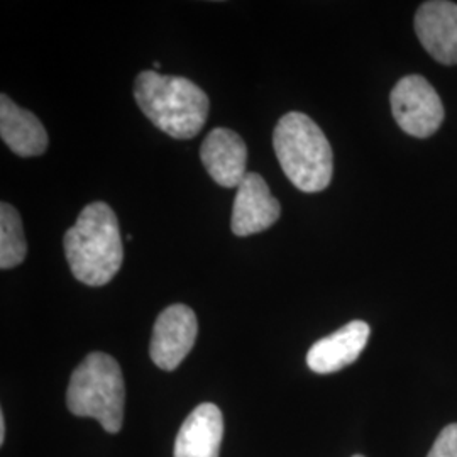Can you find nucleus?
<instances>
[{
	"label": "nucleus",
	"mask_w": 457,
	"mask_h": 457,
	"mask_svg": "<svg viewBox=\"0 0 457 457\" xmlns=\"http://www.w3.org/2000/svg\"><path fill=\"white\" fill-rule=\"evenodd\" d=\"M66 262L73 277L88 287H104L119 273L124 245L115 212L105 202L83 209L63 237Z\"/></svg>",
	"instance_id": "obj_1"
},
{
	"label": "nucleus",
	"mask_w": 457,
	"mask_h": 457,
	"mask_svg": "<svg viewBox=\"0 0 457 457\" xmlns=\"http://www.w3.org/2000/svg\"><path fill=\"white\" fill-rule=\"evenodd\" d=\"M134 98L143 114L175 139L195 137L211 111V100L196 83L153 70L137 75Z\"/></svg>",
	"instance_id": "obj_2"
},
{
	"label": "nucleus",
	"mask_w": 457,
	"mask_h": 457,
	"mask_svg": "<svg viewBox=\"0 0 457 457\" xmlns=\"http://www.w3.org/2000/svg\"><path fill=\"white\" fill-rule=\"evenodd\" d=\"M273 146L281 170L298 190H326L334 175V154L326 134L309 115H283L275 128Z\"/></svg>",
	"instance_id": "obj_3"
},
{
	"label": "nucleus",
	"mask_w": 457,
	"mask_h": 457,
	"mask_svg": "<svg viewBox=\"0 0 457 457\" xmlns=\"http://www.w3.org/2000/svg\"><path fill=\"white\" fill-rule=\"evenodd\" d=\"M126 386L119 362L105 353L88 354L70 378L66 405L77 417L96 419L109 434L124 420Z\"/></svg>",
	"instance_id": "obj_4"
},
{
	"label": "nucleus",
	"mask_w": 457,
	"mask_h": 457,
	"mask_svg": "<svg viewBox=\"0 0 457 457\" xmlns=\"http://www.w3.org/2000/svg\"><path fill=\"white\" fill-rule=\"evenodd\" d=\"M390 104L400 129L413 137H428L436 134L444 122L441 97L420 75H407L396 83Z\"/></svg>",
	"instance_id": "obj_5"
},
{
	"label": "nucleus",
	"mask_w": 457,
	"mask_h": 457,
	"mask_svg": "<svg viewBox=\"0 0 457 457\" xmlns=\"http://www.w3.org/2000/svg\"><path fill=\"white\" fill-rule=\"evenodd\" d=\"M198 336L195 312L183 303L164 309L153 328L149 354L153 362L163 370L173 371L188 356Z\"/></svg>",
	"instance_id": "obj_6"
},
{
	"label": "nucleus",
	"mask_w": 457,
	"mask_h": 457,
	"mask_svg": "<svg viewBox=\"0 0 457 457\" xmlns=\"http://www.w3.org/2000/svg\"><path fill=\"white\" fill-rule=\"evenodd\" d=\"M415 33L425 51L442 65H457V4L424 2L415 14Z\"/></svg>",
	"instance_id": "obj_7"
},
{
	"label": "nucleus",
	"mask_w": 457,
	"mask_h": 457,
	"mask_svg": "<svg viewBox=\"0 0 457 457\" xmlns=\"http://www.w3.org/2000/svg\"><path fill=\"white\" fill-rule=\"evenodd\" d=\"M281 215V205L268 183L258 173H247L237 187L232 207V232L239 237L253 236L271 228Z\"/></svg>",
	"instance_id": "obj_8"
},
{
	"label": "nucleus",
	"mask_w": 457,
	"mask_h": 457,
	"mask_svg": "<svg viewBox=\"0 0 457 457\" xmlns=\"http://www.w3.org/2000/svg\"><path fill=\"white\" fill-rule=\"evenodd\" d=\"M200 160L217 185L237 188L247 177V146L237 132L215 128L200 147Z\"/></svg>",
	"instance_id": "obj_9"
},
{
	"label": "nucleus",
	"mask_w": 457,
	"mask_h": 457,
	"mask_svg": "<svg viewBox=\"0 0 457 457\" xmlns=\"http://www.w3.org/2000/svg\"><path fill=\"white\" fill-rule=\"evenodd\" d=\"M371 328L362 320H353L334 334L317 341L307 354V364L313 373H337L353 364L364 351Z\"/></svg>",
	"instance_id": "obj_10"
},
{
	"label": "nucleus",
	"mask_w": 457,
	"mask_h": 457,
	"mask_svg": "<svg viewBox=\"0 0 457 457\" xmlns=\"http://www.w3.org/2000/svg\"><path fill=\"white\" fill-rule=\"evenodd\" d=\"M224 437L222 411L213 403L198 405L183 422L175 441V457H219Z\"/></svg>",
	"instance_id": "obj_11"
},
{
	"label": "nucleus",
	"mask_w": 457,
	"mask_h": 457,
	"mask_svg": "<svg viewBox=\"0 0 457 457\" xmlns=\"http://www.w3.org/2000/svg\"><path fill=\"white\" fill-rule=\"evenodd\" d=\"M0 136L11 151L22 158L41 156L48 147V132L43 122L5 94L0 96Z\"/></svg>",
	"instance_id": "obj_12"
},
{
	"label": "nucleus",
	"mask_w": 457,
	"mask_h": 457,
	"mask_svg": "<svg viewBox=\"0 0 457 457\" xmlns=\"http://www.w3.org/2000/svg\"><path fill=\"white\" fill-rule=\"evenodd\" d=\"M28 243L22 228V220L16 209L2 202L0 204V268L11 270L26 260Z\"/></svg>",
	"instance_id": "obj_13"
},
{
	"label": "nucleus",
	"mask_w": 457,
	"mask_h": 457,
	"mask_svg": "<svg viewBox=\"0 0 457 457\" xmlns=\"http://www.w3.org/2000/svg\"><path fill=\"white\" fill-rule=\"evenodd\" d=\"M427 457H457V424L442 428Z\"/></svg>",
	"instance_id": "obj_14"
},
{
	"label": "nucleus",
	"mask_w": 457,
	"mask_h": 457,
	"mask_svg": "<svg viewBox=\"0 0 457 457\" xmlns=\"http://www.w3.org/2000/svg\"><path fill=\"white\" fill-rule=\"evenodd\" d=\"M4 441H5V419L0 413V444H4Z\"/></svg>",
	"instance_id": "obj_15"
},
{
	"label": "nucleus",
	"mask_w": 457,
	"mask_h": 457,
	"mask_svg": "<svg viewBox=\"0 0 457 457\" xmlns=\"http://www.w3.org/2000/svg\"><path fill=\"white\" fill-rule=\"evenodd\" d=\"M154 68H156V70H160V68H162V65H160L158 62H154Z\"/></svg>",
	"instance_id": "obj_16"
},
{
	"label": "nucleus",
	"mask_w": 457,
	"mask_h": 457,
	"mask_svg": "<svg viewBox=\"0 0 457 457\" xmlns=\"http://www.w3.org/2000/svg\"><path fill=\"white\" fill-rule=\"evenodd\" d=\"M353 457H364V456H360V454H358V456H353Z\"/></svg>",
	"instance_id": "obj_17"
}]
</instances>
